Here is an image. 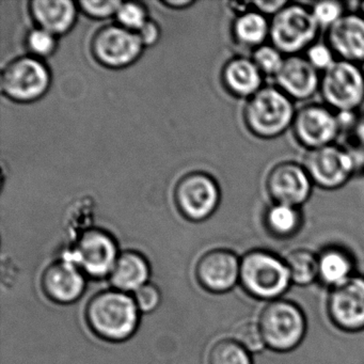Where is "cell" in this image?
<instances>
[{"label": "cell", "instance_id": "1", "mask_svg": "<svg viewBox=\"0 0 364 364\" xmlns=\"http://www.w3.org/2000/svg\"><path fill=\"white\" fill-rule=\"evenodd\" d=\"M85 316L91 331L107 342H123L134 336L140 311L134 297L118 289L95 294L87 304Z\"/></svg>", "mask_w": 364, "mask_h": 364}, {"label": "cell", "instance_id": "2", "mask_svg": "<svg viewBox=\"0 0 364 364\" xmlns=\"http://www.w3.org/2000/svg\"><path fill=\"white\" fill-rule=\"evenodd\" d=\"M240 285L261 301L280 299L291 289V272L284 259L266 249H250L240 257Z\"/></svg>", "mask_w": 364, "mask_h": 364}, {"label": "cell", "instance_id": "3", "mask_svg": "<svg viewBox=\"0 0 364 364\" xmlns=\"http://www.w3.org/2000/svg\"><path fill=\"white\" fill-rule=\"evenodd\" d=\"M293 100L277 86L263 87L248 99L244 109L247 129L255 137L274 139L293 127Z\"/></svg>", "mask_w": 364, "mask_h": 364}, {"label": "cell", "instance_id": "4", "mask_svg": "<svg viewBox=\"0 0 364 364\" xmlns=\"http://www.w3.org/2000/svg\"><path fill=\"white\" fill-rule=\"evenodd\" d=\"M259 325L267 348L279 353L293 350L306 336V315L295 302L285 298L266 302Z\"/></svg>", "mask_w": 364, "mask_h": 364}, {"label": "cell", "instance_id": "5", "mask_svg": "<svg viewBox=\"0 0 364 364\" xmlns=\"http://www.w3.org/2000/svg\"><path fill=\"white\" fill-rule=\"evenodd\" d=\"M52 73L46 61L31 55L10 60L1 70V92L10 101L31 104L39 101L50 90Z\"/></svg>", "mask_w": 364, "mask_h": 364}, {"label": "cell", "instance_id": "6", "mask_svg": "<svg viewBox=\"0 0 364 364\" xmlns=\"http://www.w3.org/2000/svg\"><path fill=\"white\" fill-rule=\"evenodd\" d=\"M319 28L311 9L289 4L272 18L269 39L282 54L293 56L314 44Z\"/></svg>", "mask_w": 364, "mask_h": 364}, {"label": "cell", "instance_id": "7", "mask_svg": "<svg viewBox=\"0 0 364 364\" xmlns=\"http://www.w3.org/2000/svg\"><path fill=\"white\" fill-rule=\"evenodd\" d=\"M321 97L338 112H353L364 102V72L357 63L336 60L321 78Z\"/></svg>", "mask_w": 364, "mask_h": 364}, {"label": "cell", "instance_id": "8", "mask_svg": "<svg viewBox=\"0 0 364 364\" xmlns=\"http://www.w3.org/2000/svg\"><path fill=\"white\" fill-rule=\"evenodd\" d=\"M220 188L210 174L193 171L183 176L173 191L174 203L180 214L193 223L210 218L220 203Z\"/></svg>", "mask_w": 364, "mask_h": 364}, {"label": "cell", "instance_id": "9", "mask_svg": "<svg viewBox=\"0 0 364 364\" xmlns=\"http://www.w3.org/2000/svg\"><path fill=\"white\" fill-rule=\"evenodd\" d=\"M119 255L116 238L106 230L91 228L80 234L73 249L65 257L86 276L101 279L109 276Z\"/></svg>", "mask_w": 364, "mask_h": 364}, {"label": "cell", "instance_id": "10", "mask_svg": "<svg viewBox=\"0 0 364 364\" xmlns=\"http://www.w3.org/2000/svg\"><path fill=\"white\" fill-rule=\"evenodd\" d=\"M144 50L137 33L117 23L97 29L90 43L95 60L102 67L112 70L131 67L140 58Z\"/></svg>", "mask_w": 364, "mask_h": 364}, {"label": "cell", "instance_id": "11", "mask_svg": "<svg viewBox=\"0 0 364 364\" xmlns=\"http://www.w3.org/2000/svg\"><path fill=\"white\" fill-rule=\"evenodd\" d=\"M304 167L313 184L332 191L348 182L357 167V161L349 151L331 144L309 151Z\"/></svg>", "mask_w": 364, "mask_h": 364}, {"label": "cell", "instance_id": "12", "mask_svg": "<svg viewBox=\"0 0 364 364\" xmlns=\"http://www.w3.org/2000/svg\"><path fill=\"white\" fill-rule=\"evenodd\" d=\"M240 257L231 249L216 248L204 253L196 264V279L202 289L223 295L240 284Z\"/></svg>", "mask_w": 364, "mask_h": 364}, {"label": "cell", "instance_id": "13", "mask_svg": "<svg viewBox=\"0 0 364 364\" xmlns=\"http://www.w3.org/2000/svg\"><path fill=\"white\" fill-rule=\"evenodd\" d=\"M296 139L309 151L331 146L340 133L338 114L323 105H306L296 112L293 123Z\"/></svg>", "mask_w": 364, "mask_h": 364}, {"label": "cell", "instance_id": "14", "mask_svg": "<svg viewBox=\"0 0 364 364\" xmlns=\"http://www.w3.org/2000/svg\"><path fill=\"white\" fill-rule=\"evenodd\" d=\"M328 311L333 323L341 329H364V274L357 272L342 285L330 289Z\"/></svg>", "mask_w": 364, "mask_h": 364}, {"label": "cell", "instance_id": "15", "mask_svg": "<svg viewBox=\"0 0 364 364\" xmlns=\"http://www.w3.org/2000/svg\"><path fill=\"white\" fill-rule=\"evenodd\" d=\"M313 183L304 165L284 161L272 168L266 188L274 203L300 208L312 193Z\"/></svg>", "mask_w": 364, "mask_h": 364}, {"label": "cell", "instance_id": "16", "mask_svg": "<svg viewBox=\"0 0 364 364\" xmlns=\"http://www.w3.org/2000/svg\"><path fill=\"white\" fill-rule=\"evenodd\" d=\"M86 285V274L67 257L53 262L42 272V291L56 304L75 302L82 297Z\"/></svg>", "mask_w": 364, "mask_h": 364}, {"label": "cell", "instance_id": "17", "mask_svg": "<svg viewBox=\"0 0 364 364\" xmlns=\"http://www.w3.org/2000/svg\"><path fill=\"white\" fill-rule=\"evenodd\" d=\"M274 80L277 87L293 101L310 99L321 87L318 71L311 65L306 57L298 55L285 58Z\"/></svg>", "mask_w": 364, "mask_h": 364}, {"label": "cell", "instance_id": "18", "mask_svg": "<svg viewBox=\"0 0 364 364\" xmlns=\"http://www.w3.org/2000/svg\"><path fill=\"white\" fill-rule=\"evenodd\" d=\"M328 44L342 60L364 63V16L344 14L328 29Z\"/></svg>", "mask_w": 364, "mask_h": 364}, {"label": "cell", "instance_id": "19", "mask_svg": "<svg viewBox=\"0 0 364 364\" xmlns=\"http://www.w3.org/2000/svg\"><path fill=\"white\" fill-rule=\"evenodd\" d=\"M28 11L36 27L59 38L72 31L80 8L72 0H33L28 4Z\"/></svg>", "mask_w": 364, "mask_h": 364}, {"label": "cell", "instance_id": "20", "mask_svg": "<svg viewBox=\"0 0 364 364\" xmlns=\"http://www.w3.org/2000/svg\"><path fill=\"white\" fill-rule=\"evenodd\" d=\"M317 252L318 282L333 289L357 274V262L353 252L344 245L328 244Z\"/></svg>", "mask_w": 364, "mask_h": 364}, {"label": "cell", "instance_id": "21", "mask_svg": "<svg viewBox=\"0 0 364 364\" xmlns=\"http://www.w3.org/2000/svg\"><path fill=\"white\" fill-rule=\"evenodd\" d=\"M221 80L234 97L250 99L263 88V74L255 61L246 57L230 59L221 71Z\"/></svg>", "mask_w": 364, "mask_h": 364}, {"label": "cell", "instance_id": "22", "mask_svg": "<svg viewBox=\"0 0 364 364\" xmlns=\"http://www.w3.org/2000/svg\"><path fill=\"white\" fill-rule=\"evenodd\" d=\"M150 277V264L141 253L137 251H123L119 255L109 274L110 283L114 289L135 293L148 283Z\"/></svg>", "mask_w": 364, "mask_h": 364}, {"label": "cell", "instance_id": "23", "mask_svg": "<svg viewBox=\"0 0 364 364\" xmlns=\"http://www.w3.org/2000/svg\"><path fill=\"white\" fill-rule=\"evenodd\" d=\"M291 272V282L298 287H308L318 281L317 252L308 246H295L278 253Z\"/></svg>", "mask_w": 364, "mask_h": 364}, {"label": "cell", "instance_id": "24", "mask_svg": "<svg viewBox=\"0 0 364 364\" xmlns=\"http://www.w3.org/2000/svg\"><path fill=\"white\" fill-rule=\"evenodd\" d=\"M302 225L299 208L287 204L274 203L264 215L266 232L277 240H287L295 237Z\"/></svg>", "mask_w": 364, "mask_h": 364}, {"label": "cell", "instance_id": "25", "mask_svg": "<svg viewBox=\"0 0 364 364\" xmlns=\"http://www.w3.org/2000/svg\"><path fill=\"white\" fill-rule=\"evenodd\" d=\"M232 31L240 46L257 48L264 46L269 38L270 22H268L267 16L259 14L251 6L250 9L238 14Z\"/></svg>", "mask_w": 364, "mask_h": 364}, {"label": "cell", "instance_id": "26", "mask_svg": "<svg viewBox=\"0 0 364 364\" xmlns=\"http://www.w3.org/2000/svg\"><path fill=\"white\" fill-rule=\"evenodd\" d=\"M208 364H253V357L240 343L229 336L216 341L208 355Z\"/></svg>", "mask_w": 364, "mask_h": 364}, {"label": "cell", "instance_id": "27", "mask_svg": "<svg viewBox=\"0 0 364 364\" xmlns=\"http://www.w3.org/2000/svg\"><path fill=\"white\" fill-rule=\"evenodd\" d=\"M232 338L240 343L251 355L262 353L267 348L259 325V316L240 321L234 327Z\"/></svg>", "mask_w": 364, "mask_h": 364}, {"label": "cell", "instance_id": "28", "mask_svg": "<svg viewBox=\"0 0 364 364\" xmlns=\"http://www.w3.org/2000/svg\"><path fill=\"white\" fill-rule=\"evenodd\" d=\"M28 55L46 60L57 50L58 38L39 27H33L28 31L25 39Z\"/></svg>", "mask_w": 364, "mask_h": 364}, {"label": "cell", "instance_id": "29", "mask_svg": "<svg viewBox=\"0 0 364 364\" xmlns=\"http://www.w3.org/2000/svg\"><path fill=\"white\" fill-rule=\"evenodd\" d=\"M114 18L117 24L134 33H137L150 20L146 6L137 1H122Z\"/></svg>", "mask_w": 364, "mask_h": 364}, {"label": "cell", "instance_id": "30", "mask_svg": "<svg viewBox=\"0 0 364 364\" xmlns=\"http://www.w3.org/2000/svg\"><path fill=\"white\" fill-rule=\"evenodd\" d=\"M252 60L263 75L276 77L284 63L285 58H283L282 53L277 50L274 46L264 44L255 48Z\"/></svg>", "mask_w": 364, "mask_h": 364}, {"label": "cell", "instance_id": "31", "mask_svg": "<svg viewBox=\"0 0 364 364\" xmlns=\"http://www.w3.org/2000/svg\"><path fill=\"white\" fill-rule=\"evenodd\" d=\"M122 1L119 0H82L77 5L80 11L92 20H107L116 16Z\"/></svg>", "mask_w": 364, "mask_h": 364}, {"label": "cell", "instance_id": "32", "mask_svg": "<svg viewBox=\"0 0 364 364\" xmlns=\"http://www.w3.org/2000/svg\"><path fill=\"white\" fill-rule=\"evenodd\" d=\"M313 16L319 27H327L328 29L336 24L344 16V6L338 1H318L311 8Z\"/></svg>", "mask_w": 364, "mask_h": 364}, {"label": "cell", "instance_id": "33", "mask_svg": "<svg viewBox=\"0 0 364 364\" xmlns=\"http://www.w3.org/2000/svg\"><path fill=\"white\" fill-rule=\"evenodd\" d=\"M334 55L329 44L314 43L306 50V58L317 71L325 72L336 63Z\"/></svg>", "mask_w": 364, "mask_h": 364}, {"label": "cell", "instance_id": "34", "mask_svg": "<svg viewBox=\"0 0 364 364\" xmlns=\"http://www.w3.org/2000/svg\"><path fill=\"white\" fill-rule=\"evenodd\" d=\"M161 299V291L152 283H146L134 293V300L140 312H152L159 306Z\"/></svg>", "mask_w": 364, "mask_h": 364}, {"label": "cell", "instance_id": "35", "mask_svg": "<svg viewBox=\"0 0 364 364\" xmlns=\"http://www.w3.org/2000/svg\"><path fill=\"white\" fill-rule=\"evenodd\" d=\"M136 33L139 37L144 48H151L159 42L161 38V28L156 22L149 20Z\"/></svg>", "mask_w": 364, "mask_h": 364}, {"label": "cell", "instance_id": "36", "mask_svg": "<svg viewBox=\"0 0 364 364\" xmlns=\"http://www.w3.org/2000/svg\"><path fill=\"white\" fill-rule=\"evenodd\" d=\"M289 4V1H285V0H257V1H252L251 6L259 14L274 18Z\"/></svg>", "mask_w": 364, "mask_h": 364}, {"label": "cell", "instance_id": "37", "mask_svg": "<svg viewBox=\"0 0 364 364\" xmlns=\"http://www.w3.org/2000/svg\"><path fill=\"white\" fill-rule=\"evenodd\" d=\"M163 4L166 7L171 8V9L182 10L195 5V1H191V0H165Z\"/></svg>", "mask_w": 364, "mask_h": 364}, {"label": "cell", "instance_id": "38", "mask_svg": "<svg viewBox=\"0 0 364 364\" xmlns=\"http://www.w3.org/2000/svg\"><path fill=\"white\" fill-rule=\"evenodd\" d=\"M355 137L360 150L364 154V119L357 123L355 127Z\"/></svg>", "mask_w": 364, "mask_h": 364}, {"label": "cell", "instance_id": "39", "mask_svg": "<svg viewBox=\"0 0 364 364\" xmlns=\"http://www.w3.org/2000/svg\"><path fill=\"white\" fill-rule=\"evenodd\" d=\"M360 11H361L362 16H364V1L363 3L360 4Z\"/></svg>", "mask_w": 364, "mask_h": 364}, {"label": "cell", "instance_id": "40", "mask_svg": "<svg viewBox=\"0 0 364 364\" xmlns=\"http://www.w3.org/2000/svg\"><path fill=\"white\" fill-rule=\"evenodd\" d=\"M358 248H359V247H358ZM355 249H357V248L353 249V255H355Z\"/></svg>", "mask_w": 364, "mask_h": 364}]
</instances>
